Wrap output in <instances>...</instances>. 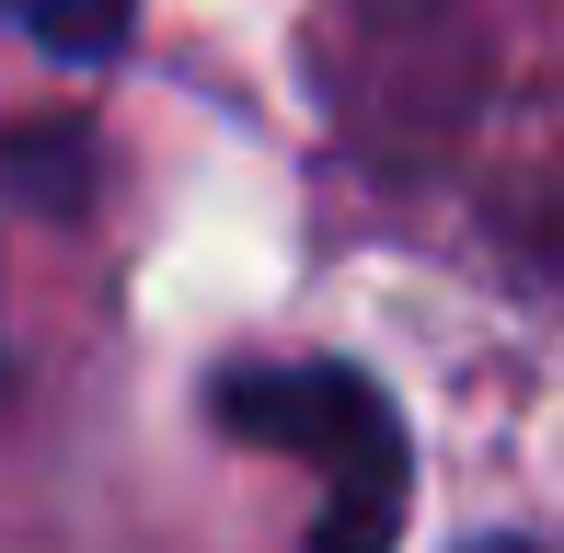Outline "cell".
I'll list each match as a JSON object with an SVG mask.
<instances>
[{
	"label": "cell",
	"mask_w": 564,
	"mask_h": 553,
	"mask_svg": "<svg viewBox=\"0 0 564 553\" xmlns=\"http://www.w3.org/2000/svg\"><path fill=\"white\" fill-rule=\"evenodd\" d=\"M219 426L323 462V485H335L323 553H392V531H403V426L357 369H230Z\"/></svg>",
	"instance_id": "cell-1"
},
{
	"label": "cell",
	"mask_w": 564,
	"mask_h": 553,
	"mask_svg": "<svg viewBox=\"0 0 564 553\" xmlns=\"http://www.w3.org/2000/svg\"><path fill=\"white\" fill-rule=\"evenodd\" d=\"M23 23H35L58 58H116L127 35V0H23Z\"/></svg>",
	"instance_id": "cell-2"
}]
</instances>
